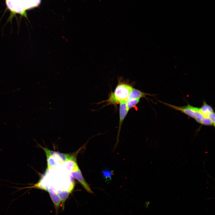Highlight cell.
I'll return each mask as SVG.
<instances>
[{
    "label": "cell",
    "mask_w": 215,
    "mask_h": 215,
    "mask_svg": "<svg viewBox=\"0 0 215 215\" xmlns=\"http://www.w3.org/2000/svg\"><path fill=\"white\" fill-rule=\"evenodd\" d=\"M160 102L172 108L179 111L188 115L200 124L215 126V125L205 115L201 107H195L189 104L183 106H178Z\"/></svg>",
    "instance_id": "cell-1"
},
{
    "label": "cell",
    "mask_w": 215,
    "mask_h": 215,
    "mask_svg": "<svg viewBox=\"0 0 215 215\" xmlns=\"http://www.w3.org/2000/svg\"><path fill=\"white\" fill-rule=\"evenodd\" d=\"M133 87L128 84L120 82L113 92L111 93L106 101L109 104H116L118 103L126 102Z\"/></svg>",
    "instance_id": "cell-2"
},
{
    "label": "cell",
    "mask_w": 215,
    "mask_h": 215,
    "mask_svg": "<svg viewBox=\"0 0 215 215\" xmlns=\"http://www.w3.org/2000/svg\"><path fill=\"white\" fill-rule=\"evenodd\" d=\"M41 0H6L7 7L13 12L24 14L25 11L38 5Z\"/></svg>",
    "instance_id": "cell-3"
},
{
    "label": "cell",
    "mask_w": 215,
    "mask_h": 215,
    "mask_svg": "<svg viewBox=\"0 0 215 215\" xmlns=\"http://www.w3.org/2000/svg\"><path fill=\"white\" fill-rule=\"evenodd\" d=\"M73 168L74 170H73L71 172L72 176L80 182L87 191L89 193L93 194V192L89 185L83 178L81 170L76 162L74 163Z\"/></svg>",
    "instance_id": "cell-4"
},
{
    "label": "cell",
    "mask_w": 215,
    "mask_h": 215,
    "mask_svg": "<svg viewBox=\"0 0 215 215\" xmlns=\"http://www.w3.org/2000/svg\"><path fill=\"white\" fill-rule=\"evenodd\" d=\"M119 130L118 132V134L117 136V142L116 143V145L118 143V139L119 134L121 128V127L122 123V122L126 116L128 111L129 109L128 108L126 104V102H122L119 103Z\"/></svg>",
    "instance_id": "cell-5"
},
{
    "label": "cell",
    "mask_w": 215,
    "mask_h": 215,
    "mask_svg": "<svg viewBox=\"0 0 215 215\" xmlns=\"http://www.w3.org/2000/svg\"><path fill=\"white\" fill-rule=\"evenodd\" d=\"M148 95L149 94L133 88L128 100L134 99H140L141 98H145L146 95Z\"/></svg>",
    "instance_id": "cell-6"
},
{
    "label": "cell",
    "mask_w": 215,
    "mask_h": 215,
    "mask_svg": "<svg viewBox=\"0 0 215 215\" xmlns=\"http://www.w3.org/2000/svg\"><path fill=\"white\" fill-rule=\"evenodd\" d=\"M102 174L105 182L108 183L112 179V176L114 174V171L108 168H105L102 170Z\"/></svg>",
    "instance_id": "cell-7"
},
{
    "label": "cell",
    "mask_w": 215,
    "mask_h": 215,
    "mask_svg": "<svg viewBox=\"0 0 215 215\" xmlns=\"http://www.w3.org/2000/svg\"><path fill=\"white\" fill-rule=\"evenodd\" d=\"M140 99H134L128 100L126 104L129 110L136 105L139 102Z\"/></svg>",
    "instance_id": "cell-8"
}]
</instances>
